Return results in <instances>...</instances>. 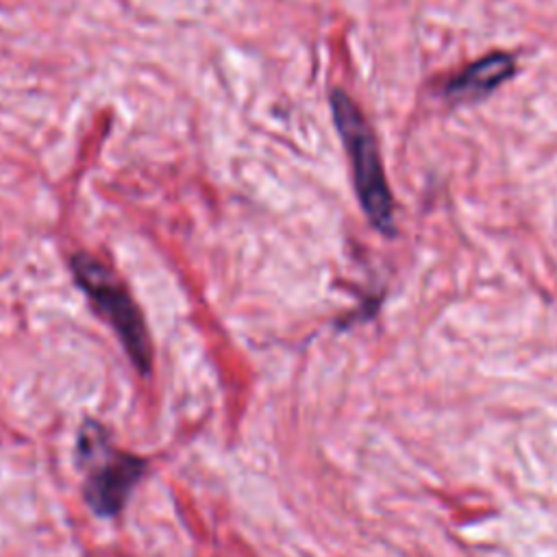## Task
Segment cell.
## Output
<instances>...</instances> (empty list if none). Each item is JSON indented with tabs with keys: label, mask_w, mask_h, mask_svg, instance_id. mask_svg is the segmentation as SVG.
<instances>
[{
	"label": "cell",
	"mask_w": 557,
	"mask_h": 557,
	"mask_svg": "<svg viewBox=\"0 0 557 557\" xmlns=\"http://www.w3.org/2000/svg\"><path fill=\"white\" fill-rule=\"evenodd\" d=\"M329 100H331V113H333L337 135L350 159L352 185H355L361 211L379 233L394 235L396 233L394 198L385 178L374 131L363 117L361 109L352 102V98L344 89L335 87Z\"/></svg>",
	"instance_id": "cell-1"
},
{
	"label": "cell",
	"mask_w": 557,
	"mask_h": 557,
	"mask_svg": "<svg viewBox=\"0 0 557 557\" xmlns=\"http://www.w3.org/2000/svg\"><path fill=\"white\" fill-rule=\"evenodd\" d=\"M70 272L98 315L111 324L139 374H150L152 344L146 320L120 276L102 259L87 250L72 252Z\"/></svg>",
	"instance_id": "cell-2"
},
{
	"label": "cell",
	"mask_w": 557,
	"mask_h": 557,
	"mask_svg": "<svg viewBox=\"0 0 557 557\" xmlns=\"http://www.w3.org/2000/svg\"><path fill=\"white\" fill-rule=\"evenodd\" d=\"M78 461L85 468L83 496L100 518L117 516L146 472V459L111 446L104 429L91 420L78 433Z\"/></svg>",
	"instance_id": "cell-3"
},
{
	"label": "cell",
	"mask_w": 557,
	"mask_h": 557,
	"mask_svg": "<svg viewBox=\"0 0 557 557\" xmlns=\"http://www.w3.org/2000/svg\"><path fill=\"white\" fill-rule=\"evenodd\" d=\"M516 72V59L509 52L496 50L490 52L470 65H466L459 74H455L446 87L444 96L453 102H474L492 94L498 85L509 81Z\"/></svg>",
	"instance_id": "cell-4"
}]
</instances>
